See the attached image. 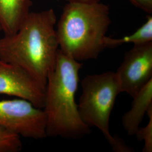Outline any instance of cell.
<instances>
[{
    "instance_id": "6da1fadb",
    "label": "cell",
    "mask_w": 152,
    "mask_h": 152,
    "mask_svg": "<svg viewBox=\"0 0 152 152\" xmlns=\"http://www.w3.org/2000/svg\"><path fill=\"white\" fill-rule=\"evenodd\" d=\"M54 10L30 12L16 32L0 38V60L26 71L45 88L59 44Z\"/></svg>"
},
{
    "instance_id": "7a4b0ae2",
    "label": "cell",
    "mask_w": 152,
    "mask_h": 152,
    "mask_svg": "<svg viewBox=\"0 0 152 152\" xmlns=\"http://www.w3.org/2000/svg\"><path fill=\"white\" fill-rule=\"evenodd\" d=\"M82 65L59 49L45 90L48 137L77 139L91 131L81 119L75 99Z\"/></svg>"
},
{
    "instance_id": "3957f363",
    "label": "cell",
    "mask_w": 152,
    "mask_h": 152,
    "mask_svg": "<svg viewBox=\"0 0 152 152\" xmlns=\"http://www.w3.org/2000/svg\"><path fill=\"white\" fill-rule=\"evenodd\" d=\"M111 23L108 6L98 2H68L56 29L59 49L76 61L96 59L105 49Z\"/></svg>"
},
{
    "instance_id": "277c9868",
    "label": "cell",
    "mask_w": 152,
    "mask_h": 152,
    "mask_svg": "<svg viewBox=\"0 0 152 152\" xmlns=\"http://www.w3.org/2000/svg\"><path fill=\"white\" fill-rule=\"evenodd\" d=\"M81 83L78 108L81 119L90 128H98L111 145L113 136L109 130L110 116L116 98L122 92L117 76L110 71L87 75Z\"/></svg>"
},
{
    "instance_id": "5b68a950",
    "label": "cell",
    "mask_w": 152,
    "mask_h": 152,
    "mask_svg": "<svg viewBox=\"0 0 152 152\" xmlns=\"http://www.w3.org/2000/svg\"><path fill=\"white\" fill-rule=\"evenodd\" d=\"M0 127L33 139L47 137L44 109L27 100H0Z\"/></svg>"
},
{
    "instance_id": "8992f818",
    "label": "cell",
    "mask_w": 152,
    "mask_h": 152,
    "mask_svg": "<svg viewBox=\"0 0 152 152\" xmlns=\"http://www.w3.org/2000/svg\"><path fill=\"white\" fill-rule=\"evenodd\" d=\"M122 92L133 98L152 80V41L134 45L115 72Z\"/></svg>"
},
{
    "instance_id": "52a82bcc",
    "label": "cell",
    "mask_w": 152,
    "mask_h": 152,
    "mask_svg": "<svg viewBox=\"0 0 152 152\" xmlns=\"http://www.w3.org/2000/svg\"><path fill=\"white\" fill-rule=\"evenodd\" d=\"M45 90L26 71L0 60V94L27 100L36 107L43 109Z\"/></svg>"
},
{
    "instance_id": "ba28073f",
    "label": "cell",
    "mask_w": 152,
    "mask_h": 152,
    "mask_svg": "<svg viewBox=\"0 0 152 152\" xmlns=\"http://www.w3.org/2000/svg\"><path fill=\"white\" fill-rule=\"evenodd\" d=\"M130 109L122 118V125L127 134L135 135L149 109L152 107V80L132 98Z\"/></svg>"
},
{
    "instance_id": "9c48e42d",
    "label": "cell",
    "mask_w": 152,
    "mask_h": 152,
    "mask_svg": "<svg viewBox=\"0 0 152 152\" xmlns=\"http://www.w3.org/2000/svg\"><path fill=\"white\" fill-rule=\"evenodd\" d=\"M32 5L31 0H0V26L5 35L16 32Z\"/></svg>"
},
{
    "instance_id": "30bf717a",
    "label": "cell",
    "mask_w": 152,
    "mask_h": 152,
    "mask_svg": "<svg viewBox=\"0 0 152 152\" xmlns=\"http://www.w3.org/2000/svg\"><path fill=\"white\" fill-rule=\"evenodd\" d=\"M152 41V16L148 15L144 23L130 35L121 38L105 36L104 44L105 48H115L125 44L135 45L145 44Z\"/></svg>"
},
{
    "instance_id": "8fae6325",
    "label": "cell",
    "mask_w": 152,
    "mask_h": 152,
    "mask_svg": "<svg viewBox=\"0 0 152 152\" xmlns=\"http://www.w3.org/2000/svg\"><path fill=\"white\" fill-rule=\"evenodd\" d=\"M22 146L20 136L0 127V152H19Z\"/></svg>"
},
{
    "instance_id": "7c38bea8",
    "label": "cell",
    "mask_w": 152,
    "mask_h": 152,
    "mask_svg": "<svg viewBox=\"0 0 152 152\" xmlns=\"http://www.w3.org/2000/svg\"><path fill=\"white\" fill-rule=\"evenodd\" d=\"M149 122L145 127H139L135 135L139 141H144L143 152H152V107L147 112Z\"/></svg>"
},
{
    "instance_id": "4fadbf2b",
    "label": "cell",
    "mask_w": 152,
    "mask_h": 152,
    "mask_svg": "<svg viewBox=\"0 0 152 152\" xmlns=\"http://www.w3.org/2000/svg\"><path fill=\"white\" fill-rule=\"evenodd\" d=\"M110 145L114 152H131L134 151L132 148L127 145L124 141L118 136H113V141Z\"/></svg>"
},
{
    "instance_id": "5bb4252c",
    "label": "cell",
    "mask_w": 152,
    "mask_h": 152,
    "mask_svg": "<svg viewBox=\"0 0 152 152\" xmlns=\"http://www.w3.org/2000/svg\"><path fill=\"white\" fill-rule=\"evenodd\" d=\"M133 5L148 14H152V0H129Z\"/></svg>"
},
{
    "instance_id": "9a60e30c",
    "label": "cell",
    "mask_w": 152,
    "mask_h": 152,
    "mask_svg": "<svg viewBox=\"0 0 152 152\" xmlns=\"http://www.w3.org/2000/svg\"><path fill=\"white\" fill-rule=\"evenodd\" d=\"M68 2H80V3H93L98 2L100 0H66Z\"/></svg>"
},
{
    "instance_id": "2e32d148",
    "label": "cell",
    "mask_w": 152,
    "mask_h": 152,
    "mask_svg": "<svg viewBox=\"0 0 152 152\" xmlns=\"http://www.w3.org/2000/svg\"><path fill=\"white\" fill-rule=\"evenodd\" d=\"M1 31H2V29H1V26H0V32Z\"/></svg>"
}]
</instances>
